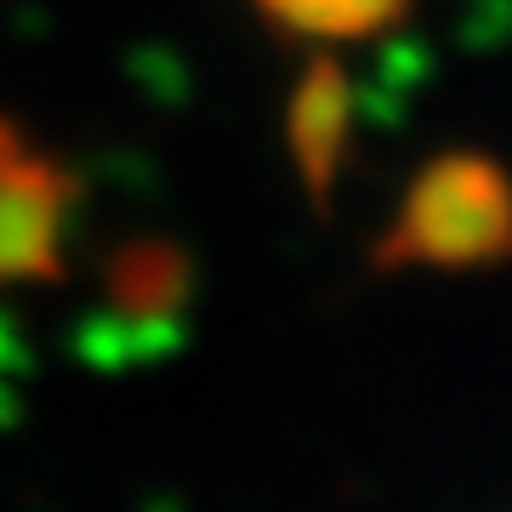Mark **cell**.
<instances>
[{"mask_svg": "<svg viewBox=\"0 0 512 512\" xmlns=\"http://www.w3.org/2000/svg\"><path fill=\"white\" fill-rule=\"evenodd\" d=\"M512 262V171L484 148H444L404 183L370 245L376 274H484Z\"/></svg>", "mask_w": 512, "mask_h": 512, "instance_id": "obj_1", "label": "cell"}, {"mask_svg": "<svg viewBox=\"0 0 512 512\" xmlns=\"http://www.w3.org/2000/svg\"><path fill=\"white\" fill-rule=\"evenodd\" d=\"M80 177L0 114V285H57L69 274Z\"/></svg>", "mask_w": 512, "mask_h": 512, "instance_id": "obj_2", "label": "cell"}, {"mask_svg": "<svg viewBox=\"0 0 512 512\" xmlns=\"http://www.w3.org/2000/svg\"><path fill=\"white\" fill-rule=\"evenodd\" d=\"M353 143V74L330 52H313L285 97V154H291L302 194L313 205H330L336 177L348 165Z\"/></svg>", "mask_w": 512, "mask_h": 512, "instance_id": "obj_3", "label": "cell"}, {"mask_svg": "<svg viewBox=\"0 0 512 512\" xmlns=\"http://www.w3.org/2000/svg\"><path fill=\"white\" fill-rule=\"evenodd\" d=\"M279 35L336 46V40H376L410 18L416 0H251Z\"/></svg>", "mask_w": 512, "mask_h": 512, "instance_id": "obj_4", "label": "cell"}, {"mask_svg": "<svg viewBox=\"0 0 512 512\" xmlns=\"http://www.w3.org/2000/svg\"><path fill=\"white\" fill-rule=\"evenodd\" d=\"M183 291H188V262L177 245H131V251L114 256L109 296L131 319H165V313H177Z\"/></svg>", "mask_w": 512, "mask_h": 512, "instance_id": "obj_5", "label": "cell"}]
</instances>
